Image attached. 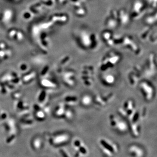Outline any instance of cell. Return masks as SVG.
<instances>
[{
  "label": "cell",
  "instance_id": "83f0119b",
  "mask_svg": "<svg viewBox=\"0 0 157 157\" xmlns=\"http://www.w3.org/2000/svg\"><path fill=\"white\" fill-rule=\"evenodd\" d=\"M14 1H17L18 0H13Z\"/></svg>",
  "mask_w": 157,
  "mask_h": 157
},
{
  "label": "cell",
  "instance_id": "5bb4252c",
  "mask_svg": "<svg viewBox=\"0 0 157 157\" xmlns=\"http://www.w3.org/2000/svg\"><path fill=\"white\" fill-rule=\"evenodd\" d=\"M144 23L146 26L154 27L156 26L157 22V14L156 10L146 16L144 18Z\"/></svg>",
  "mask_w": 157,
  "mask_h": 157
},
{
  "label": "cell",
  "instance_id": "603a6c76",
  "mask_svg": "<svg viewBox=\"0 0 157 157\" xmlns=\"http://www.w3.org/2000/svg\"><path fill=\"white\" fill-rule=\"evenodd\" d=\"M42 143L41 141L39 138H36L34 139L33 141V147L35 148V149H38L41 147Z\"/></svg>",
  "mask_w": 157,
  "mask_h": 157
},
{
  "label": "cell",
  "instance_id": "30bf717a",
  "mask_svg": "<svg viewBox=\"0 0 157 157\" xmlns=\"http://www.w3.org/2000/svg\"><path fill=\"white\" fill-rule=\"evenodd\" d=\"M7 36L12 40L21 42L25 38V34L23 31L20 29L12 28L8 31Z\"/></svg>",
  "mask_w": 157,
  "mask_h": 157
},
{
  "label": "cell",
  "instance_id": "d4e9b609",
  "mask_svg": "<svg viewBox=\"0 0 157 157\" xmlns=\"http://www.w3.org/2000/svg\"><path fill=\"white\" fill-rule=\"evenodd\" d=\"M60 152L63 157H69L67 153L65 152V151L63 149L60 150Z\"/></svg>",
  "mask_w": 157,
  "mask_h": 157
},
{
  "label": "cell",
  "instance_id": "9c48e42d",
  "mask_svg": "<svg viewBox=\"0 0 157 157\" xmlns=\"http://www.w3.org/2000/svg\"><path fill=\"white\" fill-rule=\"evenodd\" d=\"M118 21L119 25L126 26L128 25L131 20L129 12L125 8H120L117 10Z\"/></svg>",
  "mask_w": 157,
  "mask_h": 157
},
{
  "label": "cell",
  "instance_id": "8fae6325",
  "mask_svg": "<svg viewBox=\"0 0 157 157\" xmlns=\"http://www.w3.org/2000/svg\"><path fill=\"white\" fill-rule=\"evenodd\" d=\"M113 36L114 35L112 31L107 29L102 31L101 34L102 40L105 43L107 46L110 47L115 46Z\"/></svg>",
  "mask_w": 157,
  "mask_h": 157
},
{
  "label": "cell",
  "instance_id": "8992f818",
  "mask_svg": "<svg viewBox=\"0 0 157 157\" xmlns=\"http://www.w3.org/2000/svg\"><path fill=\"white\" fill-rule=\"evenodd\" d=\"M121 46L129 50L133 53L138 55L141 52V48L138 43L131 35H125L123 36Z\"/></svg>",
  "mask_w": 157,
  "mask_h": 157
},
{
  "label": "cell",
  "instance_id": "ffe728a7",
  "mask_svg": "<svg viewBox=\"0 0 157 157\" xmlns=\"http://www.w3.org/2000/svg\"><path fill=\"white\" fill-rule=\"evenodd\" d=\"M69 139V136L66 134H60L57 136L55 138L54 141L56 143V144H61L62 143H64L67 141Z\"/></svg>",
  "mask_w": 157,
  "mask_h": 157
},
{
  "label": "cell",
  "instance_id": "277c9868",
  "mask_svg": "<svg viewBox=\"0 0 157 157\" xmlns=\"http://www.w3.org/2000/svg\"><path fill=\"white\" fill-rule=\"evenodd\" d=\"M109 122L112 127L119 132H125L129 127L126 121L123 119V117L114 114H112L110 116Z\"/></svg>",
  "mask_w": 157,
  "mask_h": 157
},
{
  "label": "cell",
  "instance_id": "4316f807",
  "mask_svg": "<svg viewBox=\"0 0 157 157\" xmlns=\"http://www.w3.org/2000/svg\"><path fill=\"white\" fill-rule=\"evenodd\" d=\"M15 139V136H12V137H11V138H8V140H7V142H8V143H9L10 142H11L12 141V139Z\"/></svg>",
  "mask_w": 157,
  "mask_h": 157
},
{
  "label": "cell",
  "instance_id": "ac0fdd59",
  "mask_svg": "<svg viewBox=\"0 0 157 157\" xmlns=\"http://www.w3.org/2000/svg\"><path fill=\"white\" fill-rule=\"evenodd\" d=\"M93 99L90 94H85L81 98L80 102L82 106L84 107H89L92 104Z\"/></svg>",
  "mask_w": 157,
  "mask_h": 157
},
{
  "label": "cell",
  "instance_id": "7402d4cb",
  "mask_svg": "<svg viewBox=\"0 0 157 157\" xmlns=\"http://www.w3.org/2000/svg\"><path fill=\"white\" fill-rule=\"evenodd\" d=\"M145 3L154 10H156L157 0H145Z\"/></svg>",
  "mask_w": 157,
  "mask_h": 157
},
{
  "label": "cell",
  "instance_id": "cb8c5ba5",
  "mask_svg": "<svg viewBox=\"0 0 157 157\" xmlns=\"http://www.w3.org/2000/svg\"><path fill=\"white\" fill-rule=\"evenodd\" d=\"M78 148L79 151V152H80L81 153L84 154V155L86 154V153H87V151H86V149L84 147L82 146L81 144Z\"/></svg>",
  "mask_w": 157,
  "mask_h": 157
},
{
  "label": "cell",
  "instance_id": "f1b7e54d",
  "mask_svg": "<svg viewBox=\"0 0 157 157\" xmlns=\"http://www.w3.org/2000/svg\"><path fill=\"white\" fill-rule=\"evenodd\" d=\"M0 16H1V12H0Z\"/></svg>",
  "mask_w": 157,
  "mask_h": 157
},
{
  "label": "cell",
  "instance_id": "44dd1931",
  "mask_svg": "<svg viewBox=\"0 0 157 157\" xmlns=\"http://www.w3.org/2000/svg\"><path fill=\"white\" fill-rule=\"evenodd\" d=\"M154 31V29H152L151 33L150 35L148 40L152 43H155L157 42V29H156V26L155 27Z\"/></svg>",
  "mask_w": 157,
  "mask_h": 157
},
{
  "label": "cell",
  "instance_id": "9a60e30c",
  "mask_svg": "<svg viewBox=\"0 0 157 157\" xmlns=\"http://www.w3.org/2000/svg\"><path fill=\"white\" fill-rule=\"evenodd\" d=\"M12 50L5 42H0V58L8 59L12 54Z\"/></svg>",
  "mask_w": 157,
  "mask_h": 157
},
{
  "label": "cell",
  "instance_id": "3957f363",
  "mask_svg": "<svg viewBox=\"0 0 157 157\" xmlns=\"http://www.w3.org/2000/svg\"><path fill=\"white\" fill-rule=\"evenodd\" d=\"M147 4L142 0H134L133 2L130 12V19L137 21L144 17L147 12Z\"/></svg>",
  "mask_w": 157,
  "mask_h": 157
},
{
  "label": "cell",
  "instance_id": "6da1fadb",
  "mask_svg": "<svg viewBox=\"0 0 157 157\" xmlns=\"http://www.w3.org/2000/svg\"><path fill=\"white\" fill-rule=\"evenodd\" d=\"M74 37L78 46L85 50H93L98 45L97 36L95 33L87 29L77 30L74 33Z\"/></svg>",
  "mask_w": 157,
  "mask_h": 157
},
{
  "label": "cell",
  "instance_id": "5b68a950",
  "mask_svg": "<svg viewBox=\"0 0 157 157\" xmlns=\"http://www.w3.org/2000/svg\"><path fill=\"white\" fill-rule=\"evenodd\" d=\"M139 89L144 100L150 102L153 99L155 90L153 86L147 81H141L139 83Z\"/></svg>",
  "mask_w": 157,
  "mask_h": 157
},
{
  "label": "cell",
  "instance_id": "d6986e66",
  "mask_svg": "<svg viewBox=\"0 0 157 157\" xmlns=\"http://www.w3.org/2000/svg\"><path fill=\"white\" fill-rule=\"evenodd\" d=\"M100 143L105 149L109 151L110 152L113 153L115 152V148H114L113 146L111 144L105 139H101L100 140Z\"/></svg>",
  "mask_w": 157,
  "mask_h": 157
},
{
  "label": "cell",
  "instance_id": "2e32d148",
  "mask_svg": "<svg viewBox=\"0 0 157 157\" xmlns=\"http://www.w3.org/2000/svg\"><path fill=\"white\" fill-rule=\"evenodd\" d=\"M102 80L104 84L111 85L114 83L116 78L114 75L111 73H106L102 77Z\"/></svg>",
  "mask_w": 157,
  "mask_h": 157
},
{
  "label": "cell",
  "instance_id": "4fadbf2b",
  "mask_svg": "<svg viewBox=\"0 0 157 157\" xmlns=\"http://www.w3.org/2000/svg\"><path fill=\"white\" fill-rule=\"evenodd\" d=\"M74 13L77 17H84L87 14L86 8L83 5V2H79L73 5Z\"/></svg>",
  "mask_w": 157,
  "mask_h": 157
},
{
  "label": "cell",
  "instance_id": "ba28073f",
  "mask_svg": "<svg viewBox=\"0 0 157 157\" xmlns=\"http://www.w3.org/2000/svg\"><path fill=\"white\" fill-rule=\"evenodd\" d=\"M105 25L107 29L111 31L117 29L119 26L117 10L112 9L110 11L109 15L106 19Z\"/></svg>",
  "mask_w": 157,
  "mask_h": 157
},
{
  "label": "cell",
  "instance_id": "484cf974",
  "mask_svg": "<svg viewBox=\"0 0 157 157\" xmlns=\"http://www.w3.org/2000/svg\"><path fill=\"white\" fill-rule=\"evenodd\" d=\"M56 1L59 2L60 4H64L66 2L67 0H56Z\"/></svg>",
  "mask_w": 157,
  "mask_h": 157
},
{
  "label": "cell",
  "instance_id": "52a82bcc",
  "mask_svg": "<svg viewBox=\"0 0 157 157\" xmlns=\"http://www.w3.org/2000/svg\"><path fill=\"white\" fill-rule=\"evenodd\" d=\"M69 16L65 13H56L52 15L48 21L47 27H49L53 25H63L69 21Z\"/></svg>",
  "mask_w": 157,
  "mask_h": 157
},
{
  "label": "cell",
  "instance_id": "e0dca14e",
  "mask_svg": "<svg viewBox=\"0 0 157 157\" xmlns=\"http://www.w3.org/2000/svg\"><path fill=\"white\" fill-rule=\"evenodd\" d=\"M154 27H150L147 26L140 33V37L142 40L145 41L148 39L150 35L151 31L153 29Z\"/></svg>",
  "mask_w": 157,
  "mask_h": 157
},
{
  "label": "cell",
  "instance_id": "7a4b0ae2",
  "mask_svg": "<svg viewBox=\"0 0 157 157\" xmlns=\"http://www.w3.org/2000/svg\"><path fill=\"white\" fill-rule=\"evenodd\" d=\"M122 56L118 52H110L102 60L100 65L101 70L106 71L117 65L121 61Z\"/></svg>",
  "mask_w": 157,
  "mask_h": 157
},
{
  "label": "cell",
  "instance_id": "7c38bea8",
  "mask_svg": "<svg viewBox=\"0 0 157 157\" xmlns=\"http://www.w3.org/2000/svg\"><path fill=\"white\" fill-rule=\"evenodd\" d=\"M14 12L12 10L7 8L1 12V16L0 21L4 24H8L11 22L14 17Z\"/></svg>",
  "mask_w": 157,
  "mask_h": 157
}]
</instances>
